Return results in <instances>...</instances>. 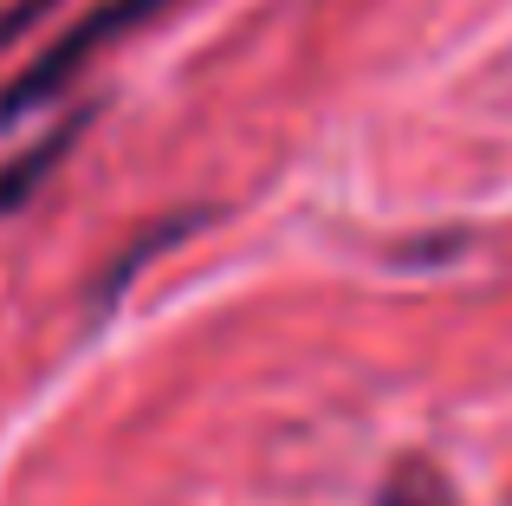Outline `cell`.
I'll return each mask as SVG.
<instances>
[{
  "instance_id": "4",
  "label": "cell",
  "mask_w": 512,
  "mask_h": 506,
  "mask_svg": "<svg viewBox=\"0 0 512 506\" xmlns=\"http://www.w3.org/2000/svg\"><path fill=\"white\" fill-rule=\"evenodd\" d=\"M46 7H52V0H13V7L0 13V46H7V39H20L26 26H33L39 13H46Z\"/></svg>"
},
{
  "instance_id": "3",
  "label": "cell",
  "mask_w": 512,
  "mask_h": 506,
  "mask_svg": "<svg viewBox=\"0 0 512 506\" xmlns=\"http://www.w3.org/2000/svg\"><path fill=\"white\" fill-rule=\"evenodd\" d=\"M370 506H454V494L441 487V474L428 468L422 455H402L396 468L383 474V487H376Z\"/></svg>"
},
{
  "instance_id": "2",
  "label": "cell",
  "mask_w": 512,
  "mask_h": 506,
  "mask_svg": "<svg viewBox=\"0 0 512 506\" xmlns=\"http://www.w3.org/2000/svg\"><path fill=\"white\" fill-rule=\"evenodd\" d=\"M78 130H85V111H78V117H65V124H59V130H52V137H46V143H39V150H26V156H13V163H7V169H0V215H7V208H20V202H26V195H33V182H39V176H46V169H52V163H59V156H65V150H72V137H78Z\"/></svg>"
},
{
  "instance_id": "1",
  "label": "cell",
  "mask_w": 512,
  "mask_h": 506,
  "mask_svg": "<svg viewBox=\"0 0 512 506\" xmlns=\"http://www.w3.org/2000/svg\"><path fill=\"white\" fill-rule=\"evenodd\" d=\"M163 7H175V0H98L91 13H78V20L65 26V33L52 39V46L39 52V59L26 65V72L13 78L7 91H0V124H20L26 111L52 104L91 59H98L104 46H117V39H130L137 26H150Z\"/></svg>"
}]
</instances>
